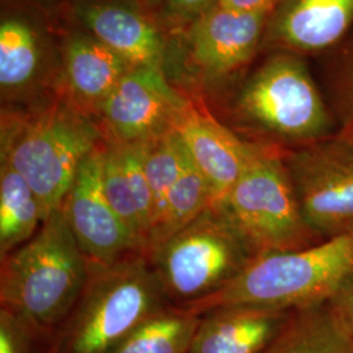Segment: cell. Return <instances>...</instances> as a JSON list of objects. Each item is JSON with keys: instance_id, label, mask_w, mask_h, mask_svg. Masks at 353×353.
<instances>
[{"instance_id": "83f0119b", "label": "cell", "mask_w": 353, "mask_h": 353, "mask_svg": "<svg viewBox=\"0 0 353 353\" xmlns=\"http://www.w3.org/2000/svg\"><path fill=\"white\" fill-rule=\"evenodd\" d=\"M332 303L353 334V276L341 293L332 300Z\"/></svg>"}, {"instance_id": "484cf974", "label": "cell", "mask_w": 353, "mask_h": 353, "mask_svg": "<svg viewBox=\"0 0 353 353\" xmlns=\"http://www.w3.org/2000/svg\"><path fill=\"white\" fill-rule=\"evenodd\" d=\"M216 3L217 0H165V19L174 26H190Z\"/></svg>"}, {"instance_id": "9c48e42d", "label": "cell", "mask_w": 353, "mask_h": 353, "mask_svg": "<svg viewBox=\"0 0 353 353\" xmlns=\"http://www.w3.org/2000/svg\"><path fill=\"white\" fill-rule=\"evenodd\" d=\"M191 103L163 70L132 67L100 105L94 121L108 143L144 144L174 131Z\"/></svg>"}, {"instance_id": "d4e9b609", "label": "cell", "mask_w": 353, "mask_h": 353, "mask_svg": "<svg viewBox=\"0 0 353 353\" xmlns=\"http://www.w3.org/2000/svg\"><path fill=\"white\" fill-rule=\"evenodd\" d=\"M49 341L52 336L26 318L0 307V353H37L39 343Z\"/></svg>"}, {"instance_id": "cb8c5ba5", "label": "cell", "mask_w": 353, "mask_h": 353, "mask_svg": "<svg viewBox=\"0 0 353 353\" xmlns=\"http://www.w3.org/2000/svg\"><path fill=\"white\" fill-rule=\"evenodd\" d=\"M328 55L323 93L338 132L353 141V32Z\"/></svg>"}, {"instance_id": "44dd1931", "label": "cell", "mask_w": 353, "mask_h": 353, "mask_svg": "<svg viewBox=\"0 0 353 353\" xmlns=\"http://www.w3.org/2000/svg\"><path fill=\"white\" fill-rule=\"evenodd\" d=\"M201 318L168 305L143 321L110 353H188Z\"/></svg>"}, {"instance_id": "4fadbf2b", "label": "cell", "mask_w": 353, "mask_h": 353, "mask_svg": "<svg viewBox=\"0 0 353 353\" xmlns=\"http://www.w3.org/2000/svg\"><path fill=\"white\" fill-rule=\"evenodd\" d=\"M174 131L190 160L208 182L214 204H220L250 163L258 143L241 138L214 114L194 103L181 115Z\"/></svg>"}, {"instance_id": "d6986e66", "label": "cell", "mask_w": 353, "mask_h": 353, "mask_svg": "<svg viewBox=\"0 0 353 353\" xmlns=\"http://www.w3.org/2000/svg\"><path fill=\"white\" fill-rule=\"evenodd\" d=\"M263 353H353V334L332 301L293 310Z\"/></svg>"}, {"instance_id": "7c38bea8", "label": "cell", "mask_w": 353, "mask_h": 353, "mask_svg": "<svg viewBox=\"0 0 353 353\" xmlns=\"http://www.w3.org/2000/svg\"><path fill=\"white\" fill-rule=\"evenodd\" d=\"M353 32V0H280L270 13L261 51L328 54Z\"/></svg>"}, {"instance_id": "5bb4252c", "label": "cell", "mask_w": 353, "mask_h": 353, "mask_svg": "<svg viewBox=\"0 0 353 353\" xmlns=\"http://www.w3.org/2000/svg\"><path fill=\"white\" fill-rule=\"evenodd\" d=\"M52 54L49 36L24 13L3 14L0 21L1 101L34 106L51 84Z\"/></svg>"}, {"instance_id": "6da1fadb", "label": "cell", "mask_w": 353, "mask_h": 353, "mask_svg": "<svg viewBox=\"0 0 353 353\" xmlns=\"http://www.w3.org/2000/svg\"><path fill=\"white\" fill-rule=\"evenodd\" d=\"M229 126L252 143L284 151L338 132L323 90L303 57L271 52L228 99Z\"/></svg>"}, {"instance_id": "f1b7e54d", "label": "cell", "mask_w": 353, "mask_h": 353, "mask_svg": "<svg viewBox=\"0 0 353 353\" xmlns=\"http://www.w3.org/2000/svg\"><path fill=\"white\" fill-rule=\"evenodd\" d=\"M140 6H145V7H159V6H164L165 0H138Z\"/></svg>"}, {"instance_id": "ffe728a7", "label": "cell", "mask_w": 353, "mask_h": 353, "mask_svg": "<svg viewBox=\"0 0 353 353\" xmlns=\"http://www.w3.org/2000/svg\"><path fill=\"white\" fill-rule=\"evenodd\" d=\"M43 221L34 190L8 160L0 159V258L30 240Z\"/></svg>"}, {"instance_id": "3957f363", "label": "cell", "mask_w": 353, "mask_h": 353, "mask_svg": "<svg viewBox=\"0 0 353 353\" xmlns=\"http://www.w3.org/2000/svg\"><path fill=\"white\" fill-rule=\"evenodd\" d=\"M352 276L353 232L299 250L256 255L227 287L183 307L199 316L233 305L299 310L332 301Z\"/></svg>"}, {"instance_id": "8992f818", "label": "cell", "mask_w": 353, "mask_h": 353, "mask_svg": "<svg viewBox=\"0 0 353 353\" xmlns=\"http://www.w3.org/2000/svg\"><path fill=\"white\" fill-rule=\"evenodd\" d=\"M147 256L166 303L183 307L227 287L256 255L214 204Z\"/></svg>"}, {"instance_id": "ba28073f", "label": "cell", "mask_w": 353, "mask_h": 353, "mask_svg": "<svg viewBox=\"0 0 353 353\" xmlns=\"http://www.w3.org/2000/svg\"><path fill=\"white\" fill-rule=\"evenodd\" d=\"M303 219L321 240L353 232V141L341 132L284 152Z\"/></svg>"}, {"instance_id": "603a6c76", "label": "cell", "mask_w": 353, "mask_h": 353, "mask_svg": "<svg viewBox=\"0 0 353 353\" xmlns=\"http://www.w3.org/2000/svg\"><path fill=\"white\" fill-rule=\"evenodd\" d=\"M143 163L151 190L153 228L163 214L170 189L189 165V153L185 150L176 131H172L161 138L144 144Z\"/></svg>"}, {"instance_id": "52a82bcc", "label": "cell", "mask_w": 353, "mask_h": 353, "mask_svg": "<svg viewBox=\"0 0 353 353\" xmlns=\"http://www.w3.org/2000/svg\"><path fill=\"white\" fill-rule=\"evenodd\" d=\"M284 152L258 144L239 181L219 204L255 255L299 250L323 241L303 219Z\"/></svg>"}, {"instance_id": "7a4b0ae2", "label": "cell", "mask_w": 353, "mask_h": 353, "mask_svg": "<svg viewBox=\"0 0 353 353\" xmlns=\"http://www.w3.org/2000/svg\"><path fill=\"white\" fill-rule=\"evenodd\" d=\"M103 143L97 122L61 94L21 112L1 110L0 159L34 190L45 220L61 210L80 166Z\"/></svg>"}, {"instance_id": "4316f807", "label": "cell", "mask_w": 353, "mask_h": 353, "mask_svg": "<svg viewBox=\"0 0 353 353\" xmlns=\"http://www.w3.org/2000/svg\"><path fill=\"white\" fill-rule=\"evenodd\" d=\"M280 0H217V6L236 12L268 14L274 11Z\"/></svg>"}, {"instance_id": "30bf717a", "label": "cell", "mask_w": 353, "mask_h": 353, "mask_svg": "<svg viewBox=\"0 0 353 353\" xmlns=\"http://www.w3.org/2000/svg\"><path fill=\"white\" fill-rule=\"evenodd\" d=\"M267 19L216 4L188 26V58L205 88H227L250 64L262 49Z\"/></svg>"}, {"instance_id": "9a60e30c", "label": "cell", "mask_w": 353, "mask_h": 353, "mask_svg": "<svg viewBox=\"0 0 353 353\" xmlns=\"http://www.w3.org/2000/svg\"><path fill=\"white\" fill-rule=\"evenodd\" d=\"M72 13L88 34L127 63L164 71L163 34L138 7L121 0H75Z\"/></svg>"}, {"instance_id": "5b68a950", "label": "cell", "mask_w": 353, "mask_h": 353, "mask_svg": "<svg viewBox=\"0 0 353 353\" xmlns=\"http://www.w3.org/2000/svg\"><path fill=\"white\" fill-rule=\"evenodd\" d=\"M168 305L144 252H132L112 265L89 263L87 284L54 334L51 353H110Z\"/></svg>"}, {"instance_id": "8fae6325", "label": "cell", "mask_w": 353, "mask_h": 353, "mask_svg": "<svg viewBox=\"0 0 353 353\" xmlns=\"http://www.w3.org/2000/svg\"><path fill=\"white\" fill-rule=\"evenodd\" d=\"M103 147L105 143L81 164L61 210L89 263L112 265L132 252H143L135 236L105 195L102 185Z\"/></svg>"}, {"instance_id": "e0dca14e", "label": "cell", "mask_w": 353, "mask_h": 353, "mask_svg": "<svg viewBox=\"0 0 353 353\" xmlns=\"http://www.w3.org/2000/svg\"><path fill=\"white\" fill-rule=\"evenodd\" d=\"M292 312L252 305L214 307L203 313L188 353H263Z\"/></svg>"}, {"instance_id": "277c9868", "label": "cell", "mask_w": 353, "mask_h": 353, "mask_svg": "<svg viewBox=\"0 0 353 353\" xmlns=\"http://www.w3.org/2000/svg\"><path fill=\"white\" fill-rule=\"evenodd\" d=\"M88 278V259L58 210L30 240L1 259L0 307L24 316L54 338Z\"/></svg>"}, {"instance_id": "7402d4cb", "label": "cell", "mask_w": 353, "mask_h": 353, "mask_svg": "<svg viewBox=\"0 0 353 353\" xmlns=\"http://www.w3.org/2000/svg\"><path fill=\"white\" fill-rule=\"evenodd\" d=\"M214 204V194L208 182L190 160L189 165L170 189L163 214L152 228L147 255Z\"/></svg>"}, {"instance_id": "2e32d148", "label": "cell", "mask_w": 353, "mask_h": 353, "mask_svg": "<svg viewBox=\"0 0 353 353\" xmlns=\"http://www.w3.org/2000/svg\"><path fill=\"white\" fill-rule=\"evenodd\" d=\"M61 57L63 75L58 94L93 119L103 100L132 68L87 32L68 33Z\"/></svg>"}, {"instance_id": "ac0fdd59", "label": "cell", "mask_w": 353, "mask_h": 353, "mask_svg": "<svg viewBox=\"0 0 353 353\" xmlns=\"http://www.w3.org/2000/svg\"><path fill=\"white\" fill-rule=\"evenodd\" d=\"M144 144L105 141L102 185L114 211L147 255L152 228V195L143 163Z\"/></svg>"}]
</instances>
